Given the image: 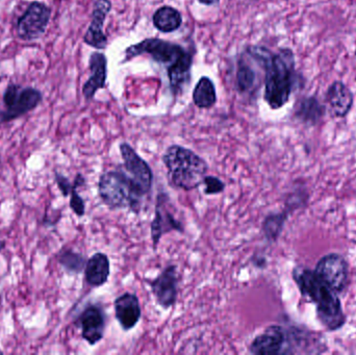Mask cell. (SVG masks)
<instances>
[{
  "label": "cell",
  "mask_w": 356,
  "mask_h": 355,
  "mask_svg": "<svg viewBox=\"0 0 356 355\" xmlns=\"http://www.w3.org/2000/svg\"><path fill=\"white\" fill-rule=\"evenodd\" d=\"M60 263L68 270L74 271V272H81L87 264L83 256L77 254H73L71 251H67L63 254L62 258H60Z\"/></svg>",
  "instance_id": "25"
},
{
  "label": "cell",
  "mask_w": 356,
  "mask_h": 355,
  "mask_svg": "<svg viewBox=\"0 0 356 355\" xmlns=\"http://www.w3.org/2000/svg\"><path fill=\"white\" fill-rule=\"evenodd\" d=\"M293 277L301 294L317 304L318 318L326 329L337 331L344 325L345 315L338 294L330 289L315 271L298 267Z\"/></svg>",
  "instance_id": "3"
},
{
  "label": "cell",
  "mask_w": 356,
  "mask_h": 355,
  "mask_svg": "<svg viewBox=\"0 0 356 355\" xmlns=\"http://www.w3.org/2000/svg\"><path fill=\"white\" fill-rule=\"evenodd\" d=\"M100 199L110 210L129 208L139 214L147 192L127 172L117 169L102 173L98 181Z\"/></svg>",
  "instance_id": "5"
},
{
  "label": "cell",
  "mask_w": 356,
  "mask_h": 355,
  "mask_svg": "<svg viewBox=\"0 0 356 355\" xmlns=\"http://www.w3.org/2000/svg\"><path fill=\"white\" fill-rule=\"evenodd\" d=\"M255 72L249 65L240 63L238 71H236V87L242 93L250 91L254 85Z\"/></svg>",
  "instance_id": "22"
},
{
  "label": "cell",
  "mask_w": 356,
  "mask_h": 355,
  "mask_svg": "<svg viewBox=\"0 0 356 355\" xmlns=\"http://www.w3.org/2000/svg\"><path fill=\"white\" fill-rule=\"evenodd\" d=\"M284 218L282 215H269L263 223V231L270 241L277 239L284 226Z\"/></svg>",
  "instance_id": "23"
},
{
  "label": "cell",
  "mask_w": 356,
  "mask_h": 355,
  "mask_svg": "<svg viewBox=\"0 0 356 355\" xmlns=\"http://www.w3.org/2000/svg\"><path fill=\"white\" fill-rule=\"evenodd\" d=\"M142 54H148L156 62L166 65L173 94L179 93L184 85L190 83L192 54L188 53L182 46L158 38H150L127 47L123 63Z\"/></svg>",
  "instance_id": "2"
},
{
  "label": "cell",
  "mask_w": 356,
  "mask_h": 355,
  "mask_svg": "<svg viewBox=\"0 0 356 355\" xmlns=\"http://www.w3.org/2000/svg\"><path fill=\"white\" fill-rule=\"evenodd\" d=\"M115 317L121 329L129 331L135 329L142 316L141 304L136 294L124 293L114 302Z\"/></svg>",
  "instance_id": "15"
},
{
  "label": "cell",
  "mask_w": 356,
  "mask_h": 355,
  "mask_svg": "<svg viewBox=\"0 0 356 355\" xmlns=\"http://www.w3.org/2000/svg\"><path fill=\"white\" fill-rule=\"evenodd\" d=\"M51 10L43 2L33 1L16 24V33L23 41H33L44 35L49 23Z\"/></svg>",
  "instance_id": "7"
},
{
  "label": "cell",
  "mask_w": 356,
  "mask_h": 355,
  "mask_svg": "<svg viewBox=\"0 0 356 355\" xmlns=\"http://www.w3.org/2000/svg\"><path fill=\"white\" fill-rule=\"evenodd\" d=\"M326 100L334 117L343 118L353 108L355 96L351 90L342 81H334L328 88Z\"/></svg>",
  "instance_id": "17"
},
{
  "label": "cell",
  "mask_w": 356,
  "mask_h": 355,
  "mask_svg": "<svg viewBox=\"0 0 356 355\" xmlns=\"http://www.w3.org/2000/svg\"><path fill=\"white\" fill-rule=\"evenodd\" d=\"M202 185H204L205 195H217L225 190L226 185L223 181L213 175H205Z\"/></svg>",
  "instance_id": "26"
},
{
  "label": "cell",
  "mask_w": 356,
  "mask_h": 355,
  "mask_svg": "<svg viewBox=\"0 0 356 355\" xmlns=\"http://www.w3.org/2000/svg\"><path fill=\"white\" fill-rule=\"evenodd\" d=\"M198 1L204 6H213V4H217L220 0H198Z\"/></svg>",
  "instance_id": "28"
},
{
  "label": "cell",
  "mask_w": 356,
  "mask_h": 355,
  "mask_svg": "<svg viewBox=\"0 0 356 355\" xmlns=\"http://www.w3.org/2000/svg\"><path fill=\"white\" fill-rule=\"evenodd\" d=\"M56 181H58V187H60V191L64 194V196H68L73 188V185L69 183L68 179L66 177L62 176V175L56 174Z\"/></svg>",
  "instance_id": "27"
},
{
  "label": "cell",
  "mask_w": 356,
  "mask_h": 355,
  "mask_svg": "<svg viewBox=\"0 0 356 355\" xmlns=\"http://www.w3.org/2000/svg\"><path fill=\"white\" fill-rule=\"evenodd\" d=\"M152 22L158 31L164 33H173L181 26L182 17L177 8L165 6L154 13Z\"/></svg>",
  "instance_id": "19"
},
{
  "label": "cell",
  "mask_w": 356,
  "mask_h": 355,
  "mask_svg": "<svg viewBox=\"0 0 356 355\" xmlns=\"http://www.w3.org/2000/svg\"><path fill=\"white\" fill-rule=\"evenodd\" d=\"M315 272L334 293H342L348 285V265L340 254L323 256L318 262Z\"/></svg>",
  "instance_id": "8"
},
{
  "label": "cell",
  "mask_w": 356,
  "mask_h": 355,
  "mask_svg": "<svg viewBox=\"0 0 356 355\" xmlns=\"http://www.w3.org/2000/svg\"><path fill=\"white\" fill-rule=\"evenodd\" d=\"M323 106L316 98L307 97L301 100L296 110V116L305 122H317L324 113Z\"/></svg>",
  "instance_id": "21"
},
{
  "label": "cell",
  "mask_w": 356,
  "mask_h": 355,
  "mask_svg": "<svg viewBox=\"0 0 356 355\" xmlns=\"http://www.w3.org/2000/svg\"><path fill=\"white\" fill-rule=\"evenodd\" d=\"M286 333L282 327L271 325L261 335L255 337L249 346V352L255 355L286 354Z\"/></svg>",
  "instance_id": "14"
},
{
  "label": "cell",
  "mask_w": 356,
  "mask_h": 355,
  "mask_svg": "<svg viewBox=\"0 0 356 355\" xmlns=\"http://www.w3.org/2000/svg\"><path fill=\"white\" fill-rule=\"evenodd\" d=\"M125 171L149 194L154 183V172L147 162L129 145L123 142L119 145Z\"/></svg>",
  "instance_id": "9"
},
{
  "label": "cell",
  "mask_w": 356,
  "mask_h": 355,
  "mask_svg": "<svg viewBox=\"0 0 356 355\" xmlns=\"http://www.w3.org/2000/svg\"><path fill=\"white\" fill-rule=\"evenodd\" d=\"M178 271L177 266L169 265L158 277L150 283L152 294L156 297L159 306L165 310L172 308L177 302L178 296Z\"/></svg>",
  "instance_id": "10"
},
{
  "label": "cell",
  "mask_w": 356,
  "mask_h": 355,
  "mask_svg": "<svg viewBox=\"0 0 356 355\" xmlns=\"http://www.w3.org/2000/svg\"><path fill=\"white\" fill-rule=\"evenodd\" d=\"M216 101L217 94L215 85L209 77H201L193 91V102L197 108H209L215 106Z\"/></svg>",
  "instance_id": "20"
},
{
  "label": "cell",
  "mask_w": 356,
  "mask_h": 355,
  "mask_svg": "<svg viewBox=\"0 0 356 355\" xmlns=\"http://www.w3.org/2000/svg\"><path fill=\"white\" fill-rule=\"evenodd\" d=\"M247 52L265 69L266 102L272 110H280L288 104L294 87V52L282 48L273 53L263 46H249Z\"/></svg>",
  "instance_id": "1"
},
{
  "label": "cell",
  "mask_w": 356,
  "mask_h": 355,
  "mask_svg": "<svg viewBox=\"0 0 356 355\" xmlns=\"http://www.w3.org/2000/svg\"><path fill=\"white\" fill-rule=\"evenodd\" d=\"M169 185L177 190L192 191L200 187L209 171L204 158L180 145H171L162 156Z\"/></svg>",
  "instance_id": "4"
},
{
  "label": "cell",
  "mask_w": 356,
  "mask_h": 355,
  "mask_svg": "<svg viewBox=\"0 0 356 355\" xmlns=\"http://www.w3.org/2000/svg\"><path fill=\"white\" fill-rule=\"evenodd\" d=\"M42 98L41 92L35 88H22L14 83L8 85L3 94L6 110L1 114L2 122H8L31 112L41 104Z\"/></svg>",
  "instance_id": "6"
},
{
  "label": "cell",
  "mask_w": 356,
  "mask_h": 355,
  "mask_svg": "<svg viewBox=\"0 0 356 355\" xmlns=\"http://www.w3.org/2000/svg\"><path fill=\"white\" fill-rule=\"evenodd\" d=\"M168 204V195L166 193L159 194L156 197V214L150 224V233H152V245L154 249H156L163 236L166 233L173 231L184 233V226L167 208Z\"/></svg>",
  "instance_id": "11"
},
{
  "label": "cell",
  "mask_w": 356,
  "mask_h": 355,
  "mask_svg": "<svg viewBox=\"0 0 356 355\" xmlns=\"http://www.w3.org/2000/svg\"><path fill=\"white\" fill-rule=\"evenodd\" d=\"M83 183H85L83 177L81 174L77 175L74 185H73L72 190H71L70 206L73 212L79 217H83L86 213L85 201H83V198L79 195L76 191L77 187L83 185Z\"/></svg>",
  "instance_id": "24"
},
{
  "label": "cell",
  "mask_w": 356,
  "mask_h": 355,
  "mask_svg": "<svg viewBox=\"0 0 356 355\" xmlns=\"http://www.w3.org/2000/svg\"><path fill=\"white\" fill-rule=\"evenodd\" d=\"M79 327L81 329V337L90 345H96L104 339L106 331V316L100 306H87L79 316Z\"/></svg>",
  "instance_id": "13"
},
{
  "label": "cell",
  "mask_w": 356,
  "mask_h": 355,
  "mask_svg": "<svg viewBox=\"0 0 356 355\" xmlns=\"http://www.w3.org/2000/svg\"><path fill=\"white\" fill-rule=\"evenodd\" d=\"M90 71L91 76L86 81L83 87V94L86 99H93L98 90L106 87L108 76V60L102 52H93L90 56Z\"/></svg>",
  "instance_id": "16"
},
{
  "label": "cell",
  "mask_w": 356,
  "mask_h": 355,
  "mask_svg": "<svg viewBox=\"0 0 356 355\" xmlns=\"http://www.w3.org/2000/svg\"><path fill=\"white\" fill-rule=\"evenodd\" d=\"M111 275V262L102 252L93 254L85 267V279L92 288H99L106 283Z\"/></svg>",
  "instance_id": "18"
},
{
  "label": "cell",
  "mask_w": 356,
  "mask_h": 355,
  "mask_svg": "<svg viewBox=\"0 0 356 355\" xmlns=\"http://www.w3.org/2000/svg\"><path fill=\"white\" fill-rule=\"evenodd\" d=\"M111 10L112 3L110 0H96L92 12L91 23L83 37V42L87 45L98 50L106 49L108 46V38L104 33V24Z\"/></svg>",
  "instance_id": "12"
}]
</instances>
